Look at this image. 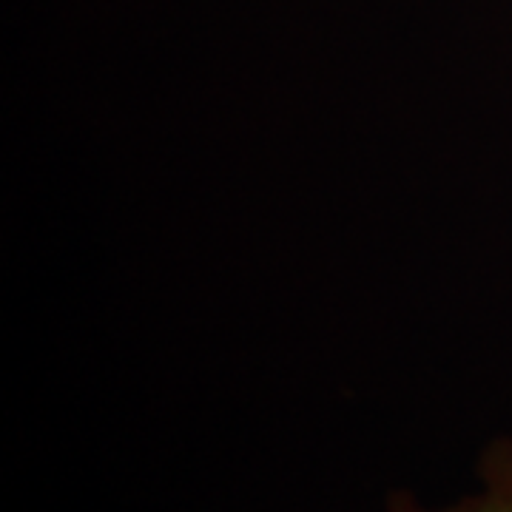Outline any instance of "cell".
<instances>
[{
    "label": "cell",
    "mask_w": 512,
    "mask_h": 512,
    "mask_svg": "<svg viewBox=\"0 0 512 512\" xmlns=\"http://www.w3.org/2000/svg\"><path fill=\"white\" fill-rule=\"evenodd\" d=\"M478 487L447 507H430L410 490L387 495V512H512V439H495L476 464Z\"/></svg>",
    "instance_id": "cell-1"
}]
</instances>
